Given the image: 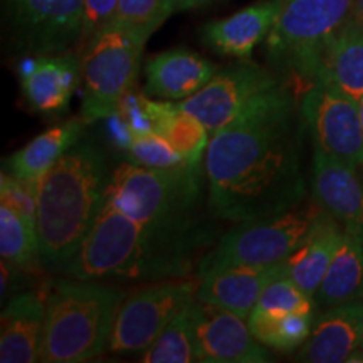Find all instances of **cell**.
Here are the masks:
<instances>
[{
  "label": "cell",
  "instance_id": "cell-15",
  "mask_svg": "<svg viewBox=\"0 0 363 363\" xmlns=\"http://www.w3.org/2000/svg\"><path fill=\"white\" fill-rule=\"evenodd\" d=\"M313 189L320 206L363 240V184L355 169L315 147Z\"/></svg>",
  "mask_w": 363,
  "mask_h": 363
},
{
  "label": "cell",
  "instance_id": "cell-30",
  "mask_svg": "<svg viewBox=\"0 0 363 363\" xmlns=\"http://www.w3.org/2000/svg\"><path fill=\"white\" fill-rule=\"evenodd\" d=\"M130 162L135 165L147 167V169H179L190 165L184 160L172 143L160 133L135 135L130 148L126 150ZM199 165V163H197Z\"/></svg>",
  "mask_w": 363,
  "mask_h": 363
},
{
  "label": "cell",
  "instance_id": "cell-1",
  "mask_svg": "<svg viewBox=\"0 0 363 363\" xmlns=\"http://www.w3.org/2000/svg\"><path fill=\"white\" fill-rule=\"evenodd\" d=\"M298 145L294 101L283 84L212 133L206 157L212 212L244 222L298 207L305 195Z\"/></svg>",
  "mask_w": 363,
  "mask_h": 363
},
{
  "label": "cell",
  "instance_id": "cell-33",
  "mask_svg": "<svg viewBox=\"0 0 363 363\" xmlns=\"http://www.w3.org/2000/svg\"><path fill=\"white\" fill-rule=\"evenodd\" d=\"M118 6V0H86L84 27L81 43L88 44V40L98 33L101 27L110 22Z\"/></svg>",
  "mask_w": 363,
  "mask_h": 363
},
{
  "label": "cell",
  "instance_id": "cell-32",
  "mask_svg": "<svg viewBox=\"0 0 363 363\" xmlns=\"http://www.w3.org/2000/svg\"><path fill=\"white\" fill-rule=\"evenodd\" d=\"M0 195H2L0 201L4 206L11 207L27 222V225L38 230V203H35L34 184L2 172V175H0Z\"/></svg>",
  "mask_w": 363,
  "mask_h": 363
},
{
  "label": "cell",
  "instance_id": "cell-23",
  "mask_svg": "<svg viewBox=\"0 0 363 363\" xmlns=\"http://www.w3.org/2000/svg\"><path fill=\"white\" fill-rule=\"evenodd\" d=\"M84 123L83 118H76L35 136L33 142L9 158L6 163L9 174L35 184L44 172L51 169L67 150L79 142Z\"/></svg>",
  "mask_w": 363,
  "mask_h": 363
},
{
  "label": "cell",
  "instance_id": "cell-25",
  "mask_svg": "<svg viewBox=\"0 0 363 363\" xmlns=\"http://www.w3.org/2000/svg\"><path fill=\"white\" fill-rule=\"evenodd\" d=\"M201 301L195 299L177 313L155 343L142 353L145 363H190L197 358V325Z\"/></svg>",
  "mask_w": 363,
  "mask_h": 363
},
{
  "label": "cell",
  "instance_id": "cell-37",
  "mask_svg": "<svg viewBox=\"0 0 363 363\" xmlns=\"http://www.w3.org/2000/svg\"><path fill=\"white\" fill-rule=\"evenodd\" d=\"M11 2H13V4H17V2H21V0H11Z\"/></svg>",
  "mask_w": 363,
  "mask_h": 363
},
{
  "label": "cell",
  "instance_id": "cell-12",
  "mask_svg": "<svg viewBox=\"0 0 363 363\" xmlns=\"http://www.w3.org/2000/svg\"><path fill=\"white\" fill-rule=\"evenodd\" d=\"M17 24L30 49L61 54L83 38L86 0H21Z\"/></svg>",
  "mask_w": 363,
  "mask_h": 363
},
{
  "label": "cell",
  "instance_id": "cell-35",
  "mask_svg": "<svg viewBox=\"0 0 363 363\" xmlns=\"http://www.w3.org/2000/svg\"><path fill=\"white\" fill-rule=\"evenodd\" d=\"M350 17L363 22V0H355V6H353V11H352Z\"/></svg>",
  "mask_w": 363,
  "mask_h": 363
},
{
  "label": "cell",
  "instance_id": "cell-19",
  "mask_svg": "<svg viewBox=\"0 0 363 363\" xmlns=\"http://www.w3.org/2000/svg\"><path fill=\"white\" fill-rule=\"evenodd\" d=\"M22 89L27 101L40 113L66 110L78 86L79 59L72 54L29 59L21 65Z\"/></svg>",
  "mask_w": 363,
  "mask_h": 363
},
{
  "label": "cell",
  "instance_id": "cell-22",
  "mask_svg": "<svg viewBox=\"0 0 363 363\" xmlns=\"http://www.w3.org/2000/svg\"><path fill=\"white\" fill-rule=\"evenodd\" d=\"M342 238L343 227L330 212L321 208L305 239L286 259L288 274L311 298L316 296Z\"/></svg>",
  "mask_w": 363,
  "mask_h": 363
},
{
  "label": "cell",
  "instance_id": "cell-2",
  "mask_svg": "<svg viewBox=\"0 0 363 363\" xmlns=\"http://www.w3.org/2000/svg\"><path fill=\"white\" fill-rule=\"evenodd\" d=\"M207 235L195 229L142 225L104 202L62 272L83 281H163L187 276Z\"/></svg>",
  "mask_w": 363,
  "mask_h": 363
},
{
  "label": "cell",
  "instance_id": "cell-4",
  "mask_svg": "<svg viewBox=\"0 0 363 363\" xmlns=\"http://www.w3.org/2000/svg\"><path fill=\"white\" fill-rule=\"evenodd\" d=\"M123 299L121 289L98 281H56L45 303L39 360L81 363L103 355Z\"/></svg>",
  "mask_w": 363,
  "mask_h": 363
},
{
  "label": "cell",
  "instance_id": "cell-17",
  "mask_svg": "<svg viewBox=\"0 0 363 363\" xmlns=\"http://www.w3.org/2000/svg\"><path fill=\"white\" fill-rule=\"evenodd\" d=\"M363 345V303L353 301L330 308L315 321L299 362H353Z\"/></svg>",
  "mask_w": 363,
  "mask_h": 363
},
{
  "label": "cell",
  "instance_id": "cell-21",
  "mask_svg": "<svg viewBox=\"0 0 363 363\" xmlns=\"http://www.w3.org/2000/svg\"><path fill=\"white\" fill-rule=\"evenodd\" d=\"M279 12V0H264L235 12L234 16L202 27V39L208 48L224 56L246 59L267 38Z\"/></svg>",
  "mask_w": 363,
  "mask_h": 363
},
{
  "label": "cell",
  "instance_id": "cell-3",
  "mask_svg": "<svg viewBox=\"0 0 363 363\" xmlns=\"http://www.w3.org/2000/svg\"><path fill=\"white\" fill-rule=\"evenodd\" d=\"M110 172L98 145L78 142L35 180L40 259L61 271L101 211Z\"/></svg>",
  "mask_w": 363,
  "mask_h": 363
},
{
  "label": "cell",
  "instance_id": "cell-34",
  "mask_svg": "<svg viewBox=\"0 0 363 363\" xmlns=\"http://www.w3.org/2000/svg\"><path fill=\"white\" fill-rule=\"evenodd\" d=\"M208 2H212V0H174V6L175 11H189V9L206 6Z\"/></svg>",
  "mask_w": 363,
  "mask_h": 363
},
{
  "label": "cell",
  "instance_id": "cell-20",
  "mask_svg": "<svg viewBox=\"0 0 363 363\" xmlns=\"http://www.w3.org/2000/svg\"><path fill=\"white\" fill-rule=\"evenodd\" d=\"M214 74L216 66L211 61L187 49H172L147 62L145 88L150 96L167 101L185 99L202 89Z\"/></svg>",
  "mask_w": 363,
  "mask_h": 363
},
{
  "label": "cell",
  "instance_id": "cell-14",
  "mask_svg": "<svg viewBox=\"0 0 363 363\" xmlns=\"http://www.w3.org/2000/svg\"><path fill=\"white\" fill-rule=\"evenodd\" d=\"M303 79L326 83L360 103L363 98V22L350 17L318 52Z\"/></svg>",
  "mask_w": 363,
  "mask_h": 363
},
{
  "label": "cell",
  "instance_id": "cell-31",
  "mask_svg": "<svg viewBox=\"0 0 363 363\" xmlns=\"http://www.w3.org/2000/svg\"><path fill=\"white\" fill-rule=\"evenodd\" d=\"M256 306L276 313H299L310 316L315 313L313 298L294 283L288 272L266 286Z\"/></svg>",
  "mask_w": 363,
  "mask_h": 363
},
{
  "label": "cell",
  "instance_id": "cell-28",
  "mask_svg": "<svg viewBox=\"0 0 363 363\" xmlns=\"http://www.w3.org/2000/svg\"><path fill=\"white\" fill-rule=\"evenodd\" d=\"M158 133L165 136L190 165L201 163L203 152L208 147V130L197 118L180 110L179 104H174L163 118Z\"/></svg>",
  "mask_w": 363,
  "mask_h": 363
},
{
  "label": "cell",
  "instance_id": "cell-6",
  "mask_svg": "<svg viewBox=\"0 0 363 363\" xmlns=\"http://www.w3.org/2000/svg\"><path fill=\"white\" fill-rule=\"evenodd\" d=\"M147 38L106 22L86 44L81 62L84 93L81 118L86 123L108 118L133 89Z\"/></svg>",
  "mask_w": 363,
  "mask_h": 363
},
{
  "label": "cell",
  "instance_id": "cell-18",
  "mask_svg": "<svg viewBox=\"0 0 363 363\" xmlns=\"http://www.w3.org/2000/svg\"><path fill=\"white\" fill-rule=\"evenodd\" d=\"M48 296L39 291L19 293L2 311L0 362L33 363L40 358Z\"/></svg>",
  "mask_w": 363,
  "mask_h": 363
},
{
  "label": "cell",
  "instance_id": "cell-7",
  "mask_svg": "<svg viewBox=\"0 0 363 363\" xmlns=\"http://www.w3.org/2000/svg\"><path fill=\"white\" fill-rule=\"evenodd\" d=\"M323 207H294L279 216L239 222L199 262V276L238 266L284 262L299 246Z\"/></svg>",
  "mask_w": 363,
  "mask_h": 363
},
{
  "label": "cell",
  "instance_id": "cell-8",
  "mask_svg": "<svg viewBox=\"0 0 363 363\" xmlns=\"http://www.w3.org/2000/svg\"><path fill=\"white\" fill-rule=\"evenodd\" d=\"M355 0H279L267 49L274 62L303 76L325 44L350 19Z\"/></svg>",
  "mask_w": 363,
  "mask_h": 363
},
{
  "label": "cell",
  "instance_id": "cell-11",
  "mask_svg": "<svg viewBox=\"0 0 363 363\" xmlns=\"http://www.w3.org/2000/svg\"><path fill=\"white\" fill-rule=\"evenodd\" d=\"M301 115L316 147L347 165H363L360 103L326 83H310Z\"/></svg>",
  "mask_w": 363,
  "mask_h": 363
},
{
  "label": "cell",
  "instance_id": "cell-10",
  "mask_svg": "<svg viewBox=\"0 0 363 363\" xmlns=\"http://www.w3.org/2000/svg\"><path fill=\"white\" fill-rule=\"evenodd\" d=\"M279 86L283 83L274 72L252 62H238L216 72L202 89L179 106L202 121L208 133H216Z\"/></svg>",
  "mask_w": 363,
  "mask_h": 363
},
{
  "label": "cell",
  "instance_id": "cell-9",
  "mask_svg": "<svg viewBox=\"0 0 363 363\" xmlns=\"http://www.w3.org/2000/svg\"><path fill=\"white\" fill-rule=\"evenodd\" d=\"M192 279L157 281L135 289L118 308L108 350L113 353H143L185 305L197 296Z\"/></svg>",
  "mask_w": 363,
  "mask_h": 363
},
{
  "label": "cell",
  "instance_id": "cell-16",
  "mask_svg": "<svg viewBox=\"0 0 363 363\" xmlns=\"http://www.w3.org/2000/svg\"><path fill=\"white\" fill-rule=\"evenodd\" d=\"M288 272L284 262L271 266H238L201 276L197 299L219 306L240 318H249L271 281Z\"/></svg>",
  "mask_w": 363,
  "mask_h": 363
},
{
  "label": "cell",
  "instance_id": "cell-36",
  "mask_svg": "<svg viewBox=\"0 0 363 363\" xmlns=\"http://www.w3.org/2000/svg\"><path fill=\"white\" fill-rule=\"evenodd\" d=\"M360 120H362V128H363V98L360 99Z\"/></svg>",
  "mask_w": 363,
  "mask_h": 363
},
{
  "label": "cell",
  "instance_id": "cell-5",
  "mask_svg": "<svg viewBox=\"0 0 363 363\" xmlns=\"http://www.w3.org/2000/svg\"><path fill=\"white\" fill-rule=\"evenodd\" d=\"M199 165L163 170L125 163L111 174L104 202L142 225L195 229L202 195Z\"/></svg>",
  "mask_w": 363,
  "mask_h": 363
},
{
  "label": "cell",
  "instance_id": "cell-29",
  "mask_svg": "<svg viewBox=\"0 0 363 363\" xmlns=\"http://www.w3.org/2000/svg\"><path fill=\"white\" fill-rule=\"evenodd\" d=\"M172 12L174 0H118L110 21L148 39Z\"/></svg>",
  "mask_w": 363,
  "mask_h": 363
},
{
  "label": "cell",
  "instance_id": "cell-24",
  "mask_svg": "<svg viewBox=\"0 0 363 363\" xmlns=\"http://www.w3.org/2000/svg\"><path fill=\"white\" fill-rule=\"evenodd\" d=\"M363 298V240L343 229L342 242L316 291L318 305L330 308Z\"/></svg>",
  "mask_w": 363,
  "mask_h": 363
},
{
  "label": "cell",
  "instance_id": "cell-26",
  "mask_svg": "<svg viewBox=\"0 0 363 363\" xmlns=\"http://www.w3.org/2000/svg\"><path fill=\"white\" fill-rule=\"evenodd\" d=\"M310 315L276 313L254 308L249 315V328L257 342L279 352H291L305 343L311 335Z\"/></svg>",
  "mask_w": 363,
  "mask_h": 363
},
{
  "label": "cell",
  "instance_id": "cell-13",
  "mask_svg": "<svg viewBox=\"0 0 363 363\" xmlns=\"http://www.w3.org/2000/svg\"><path fill=\"white\" fill-rule=\"evenodd\" d=\"M261 343V342H259ZM254 338L244 318L224 308L201 303L197 325V358L208 363H262L267 352Z\"/></svg>",
  "mask_w": 363,
  "mask_h": 363
},
{
  "label": "cell",
  "instance_id": "cell-27",
  "mask_svg": "<svg viewBox=\"0 0 363 363\" xmlns=\"http://www.w3.org/2000/svg\"><path fill=\"white\" fill-rule=\"evenodd\" d=\"M0 254L2 261L17 271H34L43 262L38 230L4 203H0Z\"/></svg>",
  "mask_w": 363,
  "mask_h": 363
}]
</instances>
